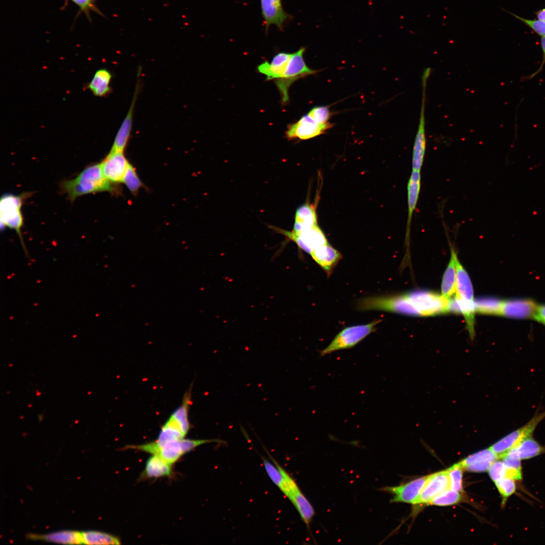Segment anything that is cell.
Instances as JSON below:
<instances>
[{"label":"cell","mask_w":545,"mask_h":545,"mask_svg":"<svg viewBox=\"0 0 545 545\" xmlns=\"http://www.w3.org/2000/svg\"><path fill=\"white\" fill-rule=\"evenodd\" d=\"M534 317L545 324V305L537 306Z\"/></svg>","instance_id":"41"},{"label":"cell","mask_w":545,"mask_h":545,"mask_svg":"<svg viewBox=\"0 0 545 545\" xmlns=\"http://www.w3.org/2000/svg\"><path fill=\"white\" fill-rule=\"evenodd\" d=\"M122 182L126 185L129 190L133 194L136 193L142 186V183L137 175L135 169L130 164L127 169Z\"/></svg>","instance_id":"32"},{"label":"cell","mask_w":545,"mask_h":545,"mask_svg":"<svg viewBox=\"0 0 545 545\" xmlns=\"http://www.w3.org/2000/svg\"><path fill=\"white\" fill-rule=\"evenodd\" d=\"M431 70L426 68L421 77L422 99L419 124L413 145L412 158V171H421L426 150V140L425 134V106L426 88L427 80Z\"/></svg>","instance_id":"7"},{"label":"cell","mask_w":545,"mask_h":545,"mask_svg":"<svg viewBox=\"0 0 545 545\" xmlns=\"http://www.w3.org/2000/svg\"><path fill=\"white\" fill-rule=\"evenodd\" d=\"M450 481V488L458 492L463 491L462 476L464 470L459 462L448 469Z\"/></svg>","instance_id":"33"},{"label":"cell","mask_w":545,"mask_h":545,"mask_svg":"<svg viewBox=\"0 0 545 545\" xmlns=\"http://www.w3.org/2000/svg\"><path fill=\"white\" fill-rule=\"evenodd\" d=\"M502 498V505H504L508 498L515 493L516 485L515 480L505 477L495 482Z\"/></svg>","instance_id":"34"},{"label":"cell","mask_w":545,"mask_h":545,"mask_svg":"<svg viewBox=\"0 0 545 545\" xmlns=\"http://www.w3.org/2000/svg\"><path fill=\"white\" fill-rule=\"evenodd\" d=\"M537 20L545 21V8L535 12Z\"/></svg>","instance_id":"42"},{"label":"cell","mask_w":545,"mask_h":545,"mask_svg":"<svg viewBox=\"0 0 545 545\" xmlns=\"http://www.w3.org/2000/svg\"><path fill=\"white\" fill-rule=\"evenodd\" d=\"M544 418L545 411L536 413L526 424L496 442L489 449L500 458L522 440L531 437L538 424Z\"/></svg>","instance_id":"9"},{"label":"cell","mask_w":545,"mask_h":545,"mask_svg":"<svg viewBox=\"0 0 545 545\" xmlns=\"http://www.w3.org/2000/svg\"><path fill=\"white\" fill-rule=\"evenodd\" d=\"M140 73L139 71L137 84L130 108L117 132L110 151L124 152L127 145L132 130L135 104L139 90Z\"/></svg>","instance_id":"16"},{"label":"cell","mask_w":545,"mask_h":545,"mask_svg":"<svg viewBox=\"0 0 545 545\" xmlns=\"http://www.w3.org/2000/svg\"><path fill=\"white\" fill-rule=\"evenodd\" d=\"M29 193L21 195L12 194H4L0 200V220L1 225L16 231L21 238L22 245L21 228L23 225V218L21 207L24 199L28 197Z\"/></svg>","instance_id":"6"},{"label":"cell","mask_w":545,"mask_h":545,"mask_svg":"<svg viewBox=\"0 0 545 545\" xmlns=\"http://www.w3.org/2000/svg\"><path fill=\"white\" fill-rule=\"evenodd\" d=\"M310 255L328 277L331 275L334 268L342 258L341 253L329 243L317 247Z\"/></svg>","instance_id":"20"},{"label":"cell","mask_w":545,"mask_h":545,"mask_svg":"<svg viewBox=\"0 0 545 545\" xmlns=\"http://www.w3.org/2000/svg\"><path fill=\"white\" fill-rule=\"evenodd\" d=\"M172 465L156 455H152L146 462L144 473L150 478L169 476Z\"/></svg>","instance_id":"27"},{"label":"cell","mask_w":545,"mask_h":545,"mask_svg":"<svg viewBox=\"0 0 545 545\" xmlns=\"http://www.w3.org/2000/svg\"><path fill=\"white\" fill-rule=\"evenodd\" d=\"M292 53L281 52L274 56L270 63L267 61L259 65L257 70L266 76V80L282 77L286 69Z\"/></svg>","instance_id":"22"},{"label":"cell","mask_w":545,"mask_h":545,"mask_svg":"<svg viewBox=\"0 0 545 545\" xmlns=\"http://www.w3.org/2000/svg\"><path fill=\"white\" fill-rule=\"evenodd\" d=\"M510 13L513 16L529 27L537 34L541 37H545V21L539 20L527 19L521 17L515 14Z\"/></svg>","instance_id":"36"},{"label":"cell","mask_w":545,"mask_h":545,"mask_svg":"<svg viewBox=\"0 0 545 545\" xmlns=\"http://www.w3.org/2000/svg\"><path fill=\"white\" fill-rule=\"evenodd\" d=\"M462 500L460 492L448 489L434 498L428 505L446 506L456 504Z\"/></svg>","instance_id":"31"},{"label":"cell","mask_w":545,"mask_h":545,"mask_svg":"<svg viewBox=\"0 0 545 545\" xmlns=\"http://www.w3.org/2000/svg\"><path fill=\"white\" fill-rule=\"evenodd\" d=\"M112 183L104 176L100 163L87 167L74 179L64 181L61 189L71 202L84 195L115 191Z\"/></svg>","instance_id":"1"},{"label":"cell","mask_w":545,"mask_h":545,"mask_svg":"<svg viewBox=\"0 0 545 545\" xmlns=\"http://www.w3.org/2000/svg\"><path fill=\"white\" fill-rule=\"evenodd\" d=\"M456 285L455 298L467 305L475 306L473 289L469 276L456 257Z\"/></svg>","instance_id":"18"},{"label":"cell","mask_w":545,"mask_h":545,"mask_svg":"<svg viewBox=\"0 0 545 545\" xmlns=\"http://www.w3.org/2000/svg\"><path fill=\"white\" fill-rule=\"evenodd\" d=\"M540 44L541 49L542 51V59L540 64V67L535 72L533 73L531 75L528 77V78H532L535 76L539 73L543 69V66L545 64V37H541L540 39Z\"/></svg>","instance_id":"40"},{"label":"cell","mask_w":545,"mask_h":545,"mask_svg":"<svg viewBox=\"0 0 545 545\" xmlns=\"http://www.w3.org/2000/svg\"><path fill=\"white\" fill-rule=\"evenodd\" d=\"M456 252L453 247H451V257L448 266L444 274L442 285V295L448 299H450L455 294L456 285Z\"/></svg>","instance_id":"24"},{"label":"cell","mask_w":545,"mask_h":545,"mask_svg":"<svg viewBox=\"0 0 545 545\" xmlns=\"http://www.w3.org/2000/svg\"><path fill=\"white\" fill-rule=\"evenodd\" d=\"M260 6L266 31L272 25L283 30L290 16L284 10L281 0H260Z\"/></svg>","instance_id":"15"},{"label":"cell","mask_w":545,"mask_h":545,"mask_svg":"<svg viewBox=\"0 0 545 545\" xmlns=\"http://www.w3.org/2000/svg\"><path fill=\"white\" fill-rule=\"evenodd\" d=\"M419 315L428 316L450 311V299L431 292L414 291L406 294Z\"/></svg>","instance_id":"8"},{"label":"cell","mask_w":545,"mask_h":545,"mask_svg":"<svg viewBox=\"0 0 545 545\" xmlns=\"http://www.w3.org/2000/svg\"><path fill=\"white\" fill-rule=\"evenodd\" d=\"M308 115L315 122L320 124L328 122L331 117V112L328 106H317L312 108Z\"/></svg>","instance_id":"38"},{"label":"cell","mask_w":545,"mask_h":545,"mask_svg":"<svg viewBox=\"0 0 545 545\" xmlns=\"http://www.w3.org/2000/svg\"><path fill=\"white\" fill-rule=\"evenodd\" d=\"M263 466L268 477L273 483L281 490L284 485L285 479L277 467L264 458H262Z\"/></svg>","instance_id":"35"},{"label":"cell","mask_w":545,"mask_h":545,"mask_svg":"<svg viewBox=\"0 0 545 545\" xmlns=\"http://www.w3.org/2000/svg\"><path fill=\"white\" fill-rule=\"evenodd\" d=\"M76 5H77L80 9L83 11L86 15L89 14L90 10H93L99 14H101L100 12L98 11L97 9L93 5L90 0H72Z\"/></svg>","instance_id":"39"},{"label":"cell","mask_w":545,"mask_h":545,"mask_svg":"<svg viewBox=\"0 0 545 545\" xmlns=\"http://www.w3.org/2000/svg\"><path fill=\"white\" fill-rule=\"evenodd\" d=\"M499 459L489 448L475 453L459 462L464 470L473 472L488 471L492 464Z\"/></svg>","instance_id":"19"},{"label":"cell","mask_w":545,"mask_h":545,"mask_svg":"<svg viewBox=\"0 0 545 545\" xmlns=\"http://www.w3.org/2000/svg\"><path fill=\"white\" fill-rule=\"evenodd\" d=\"M90 2H91V4H92L93 5H94V2H95V0H90Z\"/></svg>","instance_id":"44"},{"label":"cell","mask_w":545,"mask_h":545,"mask_svg":"<svg viewBox=\"0 0 545 545\" xmlns=\"http://www.w3.org/2000/svg\"><path fill=\"white\" fill-rule=\"evenodd\" d=\"M421 188L420 171H412L407 184L408 216L406 239L409 243L413 214L416 208Z\"/></svg>","instance_id":"21"},{"label":"cell","mask_w":545,"mask_h":545,"mask_svg":"<svg viewBox=\"0 0 545 545\" xmlns=\"http://www.w3.org/2000/svg\"><path fill=\"white\" fill-rule=\"evenodd\" d=\"M428 475L419 477L406 483L379 489L392 495L391 503H406L413 505L418 499Z\"/></svg>","instance_id":"12"},{"label":"cell","mask_w":545,"mask_h":545,"mask_svg":"<svg viewBox=\"0 0 545 545\" xmlns=\"http://www.w3.org/2000/svg\"><path fill=\"white\" fill-rule=\"evenodd\" d=\"M83 544H120V540L111 534L95 531L81 532Z\"/></svg>","instance_id":"29"},{"label":"cell","mask_w":545,"mask_h":545,"mask_svg":"<svg viewBox=\"0 0 545 545\" xmlns=\"http://www.w3.org/2000/svg\"><path fill=\"white\" fill-rule=\"evenodd\" d=\"M37 419L39 422H41L44 419V414L40 413L38 415Z\"/></svg>","instance_id":"43"},{"label":"cell","mask_w":545,"mask_h":545,"mask_svg":"<svg viewBox=\"0 0 545 545\" xmlns=\"http://www.w3.org/2000/svg\"><path fill=\"white\" fill-rule=\"evenodd\" d=\"M317 225V215L314 205L306 203L297 209L293 231L300 232Z\"/></svg>","instance_id":"23"},{"label":"cell","mask_w":545,"mask_h":545,"mask_svg":"<svg viewBox=\"0 0 545 545\" xmlns=\"http://www.w3.org/2000/svg\"><path fill=\"white\" fill-rule=\"evenodd\" d=\"M332 126L329 122L317 123L307 114L302 117L297 122L289 125L286 135L289 140H306L323 134Z\"/></svg>","instance_id":"11"},{"label":"cell","mask_w":545,"mask_h":545,"mask_svg":"<svg viewBox=\"0 0 545 545\" xmlns=\"http://www.w3.org/2000/svg\"><path fill=\"white\" fill-rule=\"evenodd\" d=\"M305 51V48L302 47L292 53L283 76L275 80V83L281 96L283 105L287 104L289 101L288 90L293 82L301 78L316 72L305 64L303 58Z\"/></svg>","instance_id":"5"},{"label":"cell","mask_w":545,"mask_h":545,"mask_svg":"<svg viewBox=\"0 0 545 545\" xmlns=\"http://www.w3.org/2000/svg\"><path fill=\"white\" fill-rule=\"evenodd\" d=\"M450 488L448 470H443L428 475L427 479L413 505H428L429 502L442 492Z\"/></svg>","instance_id":"13"},{"label":"cell","mask_w":545,"mask_h":545,"mask_svg":"<svg viewBox=\"0 0 545 545\" xmlns=\"http://www.w3.org/2000/svg\"><path fill=\"white\" fill-rule=\"evenodd\" d=\"M274 229L295 242L300 249L309 254L317 247L328 243L325 236L318 225L298 232L276 227H274Z\"/></svg>","instance_id":"10"},{"label":"cell","mask_w":545,"mask_h":545,"mask_svg":"<svg viewBox=\"0 0 545 545\" xmlns=\"http://www.w3.org/2000/svg\"><path fill=\"white\" fill-rule=\"evenodd\" d=\"M129 164L122 151H110L100 163L104 176L112 183L122 182Z\"/></svg>","instance_id":"14"},{"label":"cell","mask_w":545,"mask_h":545,"mask_svg":"<svg viewBox=\"0 0 545 545\" xmlns=\"http://www.w3.org/2000/svg\"><path fill=\"white\" fill-rule=\"evenodd\" d=\"M360 311H383L406 315H419L407 294L370 296L358 301Z\"/></svg>","instance_id":"3"},{"label":"cell","mask_w":545,"mask_h":545,"mask_svg":"<svg viewBox=\"0 0 545 545\" xmlns=\"http://www.w3.org/2000/svg\"><path fill=\"white\" fill-rule=\"evenodd\" d=\"M503 301L484 298L475 301V312L486 314L501 315Z\"/></svg>","instance_id":"30"},{"label":"cell","mask_w":545,"mask_h":545,"mask_svg":"<svg viewBox=\"0 0 545 545\" xmlns=\"http://www.w3.org/2000/svg\"><path fill=\"white\" fill-rule=\"evenodd\" d=\"M515 448L521 460L535 457L545 452V449L532 436L522 440Z\"/></svg>","instance_id":"28"},{"label":"cell","mask_w":545,"mask_h":545,"mask_svg":"<svg viewBox=\"0 0 545 545\" xmlns=\"http://www.w3.org/2000/svg\"><path fill=\"white\" fill-rule=\"evenodd\" d=\"M383 321L374 319L367 324L348 326L341 331L331 342L320 352L321 356L334 352L353 348L369 335L375 332L376 326Z\"/></svg>","instance_id":"4"},{"label":"cell","mask_w":545,"mask_h":545,"mask_svg":"<svg viewBox=\"0 0 545 545\" xmlns=\"http://www.w3.org/2000/svg\"><path fill=\"white\" fill-rule=\"evenodd\" d=\"M537 308V305L531 300L510 299L503 301L501 315L514 318L534 317Z\"/></svg>","instance_id":"17"},{"label":"cell","mask_w":545,"mask_h":545,"mask_svg":"<svg viewBox=\"0 0 545 545\" xmlns=\"http://www.w3.org/2000/svg\"><path fill=\"white\" fill-rule=\"evenodd\" d=\"M32 538L64 544H83L81 532L66 530L44 535L31 534Z\"/></svg>","instance_id":"25"},{"label":"cell","mask_w":545,"mask_h":545,"mask_svg":"<svg viewBox=\"0 0 545 545\" xmlns=\"http://www.w3.org/2000/svg\"><path fill=\"white\" fill-rule=\"evenodd\" d=\"M112 74L105 69H99L96 72L91 81L88 84V88L95 95L103 97L110 93V83Z\"/></svg>","instance_id":"26"},{"label":"cell","mask_w":545,"mask_h":545,"mask_svg":"<svg viewBox=\"0 0 545 545\" xmlns=\"http://www.w3.org/2000/svg\"><path fill=\"white\" fill-rule=\"evenodd\" d=\"M491 479L496 482L505 477L506 467L501 459L496 460L488 470Z\"/></svg>","instance_id":"37"},{"label":"cell","mask_w":545,"mask_h":545,"mask_svg":"<svg viewBox=\"0 0 545 545\" xmlns=\"http://www.w3.org/2000/svg\"><path fill=\"white\" fill-rule=\"evenodd\" d=\"M191 391L185 393L182 404L170 415L162 426L156 443L161 446L166 443L184 438L190 428L188 412L191 403Z\"/></svg>","instance_id":"2"}]
</instances>
